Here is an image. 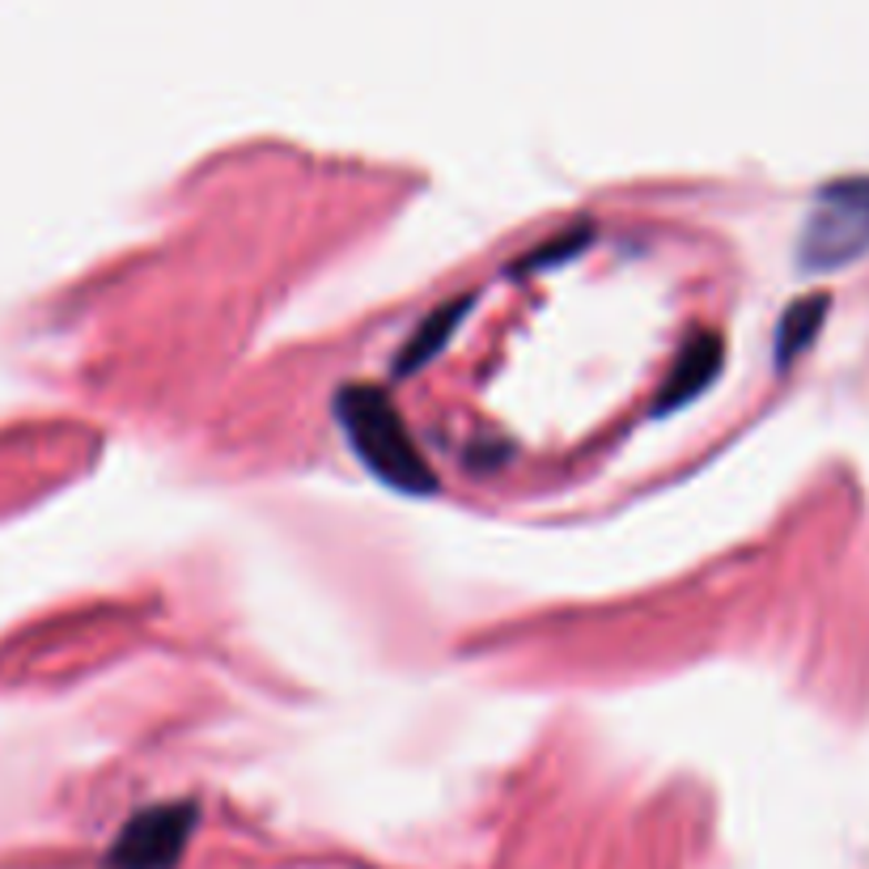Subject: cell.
I'll return each instance as SVG.
<instances>
[{
    "label": "cell",
    "mask_w": 869,
    "mask_h": 869,
    "mask_svg": "<svg viewBox=\"0 0 869 869\" xmlns=\"http://www.w3.org/2000/svg\"><path fill=\"white\" fill-rule=\"evenodd\" d=\"M336 420L352 454L378 476V480L395 488V492H408V497H429L437 492V476L429 459L420 454L416 437L403 425L399 408L390 403V395L374 382H348V387L336 390Z\"/></svg>",
    "instance_id": "6da1fadb"
},
{
    "label": "cell",
    "mask_w": 869,
    "mask_h": 869,
    "mask_svg": "<svg viewBox=\"0 0 869 869\" xmlns=\"http://www.w3.org/2000/svg\"><path fill=\"white\" fill-rule=\"evenodd\" d=\"M869 255V174L822 183L797 234L801 272H836Z\"/></svg>",
    "instance_id": "7a4b0ae2"
},
{
    "label": "cell",
    "mask_w": 869,
    "mask_h": 869,
    "mask_svg": "<svg viewBox=\"0 0 869 869\" xmlns=\"http://www.w3.org/2000/svg\"><path fill=\"white\" fill-rule=\"evenodd\" d=\"M195 801H157L136 810L111 840L106 869H174L195 831Z\"/></svg>",
    "instance_id": "3957f363"
},
{
    "label": "cell",
    "mask_w": 869,
    "mask_h": 869,
    "mask_svg": "<svg viewBox=\"0 0 869 869\" xmlns=\"http://www.w3.org/2000/svg\"><path fill=\"white\" fill-rule=\"evenodd\" d=\"M722 361H725L722 336L704 331V336L687 339L683 352H678L675 369H671V378H666V387H662V395L653 399V416H666V411L692 403V399L722 374Z\"/></svg>",
    "instance_id": "277c9868"
},
{
    "label": "cell",
    "mask_w": 869,
    "mask_h": 869,
    "mask_svg": "<svg viewBox=\"0 0 869 869\" xmlns=\"http://www.w3.org/2000/svg\"><path fill=\"white\" fill-rule=\"evenodd\" d=\"M467 310H471V297H454V301H446V306H433V315L420 318V327H416L408 336V344H403V352L395 357V374H416L433 352H441V344L450 339V331L459 327Z\"/></svg>",
    "instance_id": "5b68a950"
},
{
    "label": "cell",
    "mask_w": 869,
    "mask_h": 869,
    "mask_svg": "<svg viewBox=\"0 0 869 869\" xmlns=\"http://www.w3.org/2000/svg\"><path fill=\"white\" fill-rule=\"evenodd\" d=\"M827 293H815V297H797L794 306L780 315V327H776V369H789L797 352L810 348L815 331L822 327L827 318Z\"/></svg>",
    "instance_id": "8992f818"
},
{
    "label": "cell",
    "mask_w": 869,
    "mask_h": 869,
    "mask_svg": "<svg viewBox=\"0 0 869 869\" xmlns=\"http://www.w3.org/2000/svg\"><path fill=\"white\" fill-rule=\"evenodd\" d=\"M585 238H590V229L581 225V229H573V234H555L552 246H543V251H531L526 259L518 267H534V264H548V259H564V255H573V251H581L585 246Z\"/></svg>",
    "instance_id": "52a82bcc"
}]
</instances>
